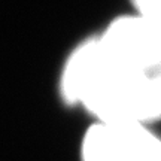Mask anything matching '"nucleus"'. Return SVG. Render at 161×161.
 <instances>
[{"mask_svg": "<svg viewBox=\"0 0 161 161\" xmlns=\"http://www.w3.org/2000/svg\"><path fill=\"white\" fill-rule=\"evenodd\" d=\"M106 57L130 70L161 69V24L125 14L115 17L97 35Z\"/></svg>", "mask_w": 161, "mask_h": 161, "instance_id": "1", "label": "nucleus"}, {"mask_svg": "<svg viewBox=\"0 0 161 161\" xmlns=\"http://www.w3.org/2000/svg\"><path fill=\"white\" fill-rule=\"evenodd\" d=\"M161 140L139 122H97L82 143V161H143Z\"/></svg>", "mask_w": 161, "mask_h": 161, "instance_id": "2", "label": "nucleus"}, {"mask_svg": "<svg viewBox=\"0 0 161 161\" xmlns=\"http://www.w3.org/2000/svg\"><path fill=\"white\" fill-rule=\"evenodd\" d=\"M102 60L103 49L100 46L97 35L80 40L70 51L67 60L64 61L60 78V92L66 103H79L86 84L100 66Z\"/></svg>", "mask_w": 161, "mask_h": 161, "instance_id": "3", "label": "nucleus"}, {"mask_svg": "<svg viewBox=\"0 0 161 161\" xmlns=\"http://www.w3.org/2000/svg\"><path fill=\"white\" fill-rule=\"evenodd\" d=\"M133 14L161 24V0H130Z\"/></svg>", "mask_w": 161, "mask_h": 161, "instance_id": "4", "label": "nucleus"}, {"mask_svg": "<svg viewBox=\"0 0 161 161\" xmlns=\"http://www.w3.org/2000/svg\"><path fill=\"white\" fill-rule=\"evenodd\" d=\"M143 161H161V145L151 154L149 157H146Z\"/></svg>", "mask_w": 161, "mask_h": 161, "instance_id": "5", "label": "nucleus"}]
</instances>
